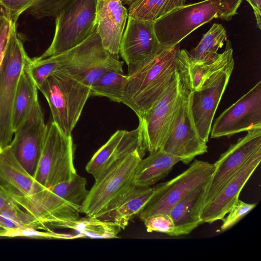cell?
Masks as SVG:
<instances>
[{
	"label": "cell",
	"mask_w": 261,
	"mask_h": 261,
	"mask_svg": "<svg viewBox=\"0 0 261 261\" xmlns=\"http://www.w3.org/2000/svg\"><path fill=\"white\" fill-rule=\"evenodd\" d=\"M86 184V179L76 174L70 180L60 182L49 189L64 200L82 207L89 192Z\"/></svg>",
	"instance_id": "obj_31"
},
{
	"label": "cell",
	"mask_w": 261,
	"mask_h": 261,
	"mask_svg": "<svg viewBox=\"0 0 261 261\" xmlns=\"http://www.w3.org/2000/svg\"><path fill=\"white\" fill-rule=\"evenodd\" d=\"M6 230L0 226V237H4V234Z\"/></svg>",
	"instance_id": "obj_41"
},
{
	"label": "cell",
	"mask_w": 261,
	"mask_h": 261,
	"mask_svg": "<svg viewBox=\"0 0 261 261\" xmlns=\"http://www.w3.org/2000/svg\"><path fill=\"white\" fill-rule=\"evenodd\" d=\"M15 237H27L33 238L70 240L82 238L81 236L76 233L72 234L70 233H58L54 230L48 231L34 228H26L23 229H16L15 232Z\"/></svg>",
	"instance_id": "obj_35"
},
{
	"label": "cell",
	"mask_w": 261,
	"mask_h": 261,
	"mask_svg": "<svg viewBox=\"0 0 261 261\" xmlns=\"http://www.w3.org/2000/svg\"><path fill=\"white\" fill-rule=\"evenodd\" d=\"M30 58L20 73L14 96L12 113V127L16 130L30 113L38 97V88L29 70Z\"/></svg>",
	"instance_id": "obj_25"
},
{
	"label": "cell",
	"mask_w": 261,
	"mask_h": 261,
	"mask_svg": "<svg viewBox=\"0 0 261 261\" xmlns=\"http://www.w3.org/2000/svg\"><path fill=\"white\" fill-rule=\"evenodd\" d=\"M127 75L122 70H110L103 74L90 87L91 96H102L122 103Z\"/></svg>",
	"instance_id": "obj_28"
},
{
	"label": "cell",
	"mask_w": 261,
	"mask_h": 261,
	"mask_svg": "<svg viewBox=\"0 0 261 261\" xmlns=\"http://www.w3.org/2000/svg\"><path fill=\"white\" fill-rule=\"evenodd\" d=\"M97 0H72L56 17L55 34L44 59L67 50L83 42L96 30Z\"/></svg>",
	"instance_id": "obj_7"
},
{
	"label": "cell",
	"mask_w": 261,
	"mask_h": 261,
	"mask_svg": "<svg viewBox=\"0 0 261 261\" xmlns=\"http://www.w3.org/2000/svg\"><path fill=\"white\" fill-rule=\"evenodd\" d=\"M242 0H203L184 5L153 21L160 44L173 47L214 18L229 21L237 14Z\"/></svg>",
	"instance_id": "obj_3"
},
{
	"label": "cell",
	"mask_w": 261,
	"mask_h": 261,
	"mask_svg": "<svg viewBox=\"0 0 261 261\" xmlns=\"http://www.w3.org/2000/svg\"><path fill=\"white\" fill-rule=\"evenodd\" d=\"M146 151L139 125L132 130H118L92 156L86 171L96 179L137 149Z\"/></svg>",
	"instance_id": "obj_17"
},
{
	"label": "cell",
	"mask_w": 261,
	"mask_h": 261,
	"mask_svg": "<svg viewBox=\"0 0 261 261\" xmlns=\"http://www.w3.org/2000/svg\"><path fill=\"white\" fill-rule=\"evenodd\" d=\"M261 161V150L252 155L244 166L202 209L201 223L222 220L238 201L239 195Z\"/></svg>",
	"instance_id": "obj_19"
},
{
	"label": "cell",
	"mask_w": 261,
	"mask_h": 261,
	"mask_svg": "<svg viewBox=\"0 0 261 261\" xmlns=\"http://www.w3.org/2000/svg\"><path fill=\"white\" fill-rule=\"evenodd\" d=\"M121 228L111 223L93 217L80 218L76 222L75 230L82 238L110 239L118 238Z\"/></svg>",
	"instance_id": "obj_30"
},
{
	"label": "cell",
	"mask_w": 261,
	"mask_h": 261,
	"mask_svg": "<svg viewBox=\"0 0 261 261\" xmlns=\"http://www.w3.org/2000/svg\"><path fill=\"white\" fill-rule=\"evenodd\" d=\"M226 31L221 24L214 23L210 30L203 35L198 45L188 51L190 59L196 62H203L215 57L218 53L226 40Z\"/></svg>",
	"instance_id": "obj_27"
},
{
	"label": "cell",
	"mask_w": 261,
	"mask_h": 261,
	"mask_svg": "<svg viewBox=\"0 0 261 261\" xmlns=\"http://www.w3.org/2000/svg\"><path fill=\"white\" fill-rule=\"evenodd\" d=\"M11 201L9 196L0 189V212Z\"/></svg>",
	"instance_id": "obj_39"
},
{
	"label": "cell",
	"mask_w": 261,
	"mask_h": 261,
	"mask_svg": "<svg viewBox=\"0 0 261 261\" xmlns=\"http://www.w3.org/2000/svg\"><path fill=\"white\" fill-rule=\"evenodd\" d=\"M206 185L189 193L170 210L175 226L173 237L189 234L202 224L200 214Z\"/></svg>",
	"instance_id": "obj_23"
},
{
	"label": "cell",
	"mask_w": 261,
	"mask_h": 261,
	"mask_svg": "<svg viewBox=\"0 0 261 261\" xmlns=\"http://www.w3.org/2000/svg\"><path fill=\"white\" fill-rule=\"evenodd\" d=\"M252 7L255 19L257 26L261 29V0H246Z\"/></svg>",
	"instance_id": "obj_38"
},
{
	"label": "cell",
	"mask_w": 261,
	"mask_h": 261,
	"mask_svg": "<svg viewBox=\"0 0 261 261\" xmlns=\"http://www.w3.org/2000/svg\"><path fill=\"white\" fill-rule=\"evenodd\" d=\"M261 128V82L224 110L211 130L213 138Z\"/></svg>",
	"instance_id": "obj_15"
},
{
	"label": "cell",
	"mask_w": 261,
	"mask_h": 261,
	"mask_svg": "<svg viewBox=\"0 0 261 261\" xmlns=\"http://www.w3.org/2000/svg\"><path fill=\"white\" fill-rule=\"evenodd\" d=\"M234 65L212 76L197 90L191 91V111L200 138L208 141L213 120L232 72Z\"/></svg>",
	"instance_id": "obj_16"
},
{
	"label": "cell",
	"mask_w": 261,
	"mask_h": 261,
	"mask_svg": "<svg viewBox=\"0 0 261 261\" xmlns=\"http://www.w3.org/2000/svg\"><path fill=\"white\" fill-rule=\"evenodd\" d=\"M256 205V203H248L239 199L230 208L227 213L228 215L221 220L222 223L220 227V230L224 231L232 227L252 211Z\"/></svg>",
	"instance_id": "obj_34"
},
{
	"label": "cell",
	"mask_w": 261,
	"mask_h": 261,
	"mask_svg": "<svg viewBox=\"0 0 261 261\" xmlns=\"http://www.w3.org/2000/svg\"><path fill=\"white\" fill-rule=\"evenodd\" d=\"M146 151L137 149L98 178L82 206L81 213L94 217L105 211L132 185L136 168Z\"/></svg>",
	"instance_id": "obj_8"
},
{
	"label": "cell",
	"mask_w": 261,
	"mask_h": 261,
	"mask_svg": "<svg viewBox=\"0 0 261 261\" xmlns=\"http://www.w3.org/2000/svg\"><path fill=\"white\" fill-rule=\"evenodd\" d=\"M13 21L0 8V67L5 56Z\"/></svg>",
	"instance_id": "obj_37"
},
{
	"label": "cell",
	"mask_w": 261,
	"mask_h": 261,
	"mask_svg": "<svg viewBox=\"0 0 261 261\" xmlns=\"http://www.w3.org/2000/svg\"><path fill=\"white\" fill-rule=\"evenodd\" d=\"M147 232H161L173 237L175 226L168 214H159L147 218L143 221Z\"/></svg>",
	"instance_id": "obj_33"
},
{
	"label": "cell",
	"mask_w": 261,
	"mask_h": 261,
	"mask_svg": "<svg viewBox=\"0 0 261 261\" xmlns=\"http://www.w3.org/2000/svg\"><path fill=\"white\" fill-rule=\"evenodd\" d=\"M53 56L57 71L64 72L90 87L106 72L123 70V61L104 49L96 30L79 45Z\"/></svg>",
	"instance_id": "obj_5"
},
{
	"label": "cell",
	"mask_w": 261,
	"mask_h": 261,
	"mask_svg": "<svg viewBox=\"0 0 261 261\" xmlns=\"http://www.w3.org/2000/svg\"><path fill=\"white\" fill-rule=\"evenodd\" d=\"M73 155L71 135L64 134L52 122L48 125L33 177L49 189L60 182L70 180L77 174Z\"/></svg>",
	"instance_id": "obj_10"
},
{
	"label": "cell",
	"mask_w": 261,
	"mask_h": 261,
	"mask_svg": "<svg viewBox=\"0 0 261 261\" xmlns=\"http://www.w3.org/2000/svg\"><path fill=\"white\" fill-rule=\"evenodd\" d=\"M0 226L5 230L34 228L50 231L34 217L11 201L0 212Z\"/></svg>",
	"instance_id": "obj_29"
},
{
	"label": "cell",
	"mask_w": 261,
	"mask_h": 261,
	"mask_svg": "<svg viewBox=\"0 0 261 261\" xmlns=\"http://www.w3.org/2000/svg\"><path fill=\"white\" fill-rule=\"evenodd\" d=\"M215 170L214 164L195 160L189 168L174 178L159 184L139 214L143 222L148 217L168 214L171 208L186 195L207 184Z\"/></svg>",
	"instance_id": "obj_9"
},
{
	"label": "cell",
	"mask_w": 261,
	"mask_h": 261,
	"mask_svg": "<svg viewBox=\"0 0 261 261\" xmlns=\"http://www.w3.org/2000/svg\"><path fill=\"white\" fill-rule=\"evenodd\" d=\"M186 0H134L128 5V16L154 21L172 10L185 5Z\"/></svg>",
	"instance_id": "obj_26"
},
{
	"label": "cell",
	"mask_w": 261,
	"mask_h": 261,
	"mask_svg": "<svg viewBox=\"0 0 261 261\" xmlns=\"http://www.w3.org/2000/svg\"><path fill=\"white\" fill-rule=\"evenodd\" d=\"M37 88L48 103L53 122L64 134L71 135L90 96V87L64 72L57 71Z\"/></svg>",
	"instance_id": "obj_4"
},
{
	"label": "cell",
	"mask_w": 261,
	"mask_h": 261,
	"mask_svg": "<svg viewBox=\"0 0 261 261\" xmlns=\"http://www.w3.org/2000/svg\"><path fill=\"white\" fill-rule=\"evenodd\" d=\"M128 17V10L120 1L97 0L96 30L104 49L113 56L119 57Z\"/></svg>",
	"instance_id": "obj_20"
},
{
	"label": "cell",
	"mask_w": 261,
	"mask_h": 261,
	"mask_svg": "<svg viewBox=\"0 0 261 261\" xmlns=\"http://www.w3.org/2000/svg\"><path fill=\"white\" fill-rule=\"evenodd\" d=\"M154 192V187L133 184L109 207L93 217L124 229L129 221L142 211Z\"/></svg>",
	"instance_id": "obj_22"
},
{
	"label": "cell",
	"mask_w": 261,
	"mask_h": 261,
	"mask_svg": "<svg viewBox=\"0 0 261 261\" xmlns=\"http://www.w3.org/2000/svg\"><path fill=\"white\" fill-rule=\"evenodd\" d=\"M180 161L177 156L160 149L151 153L138 163L134 173L133 184L140 187H151L165 178L173 166Z\"/></svg>",
	"instance_id": "obj_24"
},
{
	"label": "cell",
	"mask_w": 261,
	"mask_h": 261,
	"mask_svg": "<svg viewBox=\"0 0 261 261\" xmlns=\"http://www.w3.org/2000/svg\"><path fill=\"white\" fill-rule=\"evenodd\" d=\"M48 128L37 98L27 117L14 132L9 145L18 163L32 176L37 167Z\"/></svg>",
	"instance_id": "obj_14"
},
{
	"label": "cell",
	"mask_w": 261,
	"mask_h": 261,
	"mask_svg": "<svg viewBox=\"0 0 261 261\" xmlns=\"http://www.w3.org/2000/svg\"><path fill=\"white\" fill-rule=\"evenodd\" d=\"M0 189L47 228L75 230L82 207L64 200L36 180L9 146L0 149Z\"/></svg>",
	"instance_id": "obj_1"
},
{
	"label": "cell",
	"mask_w": 261,
	"mask_h": 261,
	"mask_svg": "<svg viewBox=\"0 0 261 261\" xmlns=\"http://www.w3.org/2000/svg\"><path fill=\"white\" fill-rule=\"evenodd\" d=\"M260 150L261 128L248 130L245 136L240 138L220 155L214 163V172L206 186L202 209L239 172L250 158Z\"/></svg>",
	"instance_id": "obj_13"
},
{
	"label": "cell",
	"mask_w": 261,
	"mask_h": 261,
	"mask_svg": "<svg viewBox=\"0 0 261 261\" xmlns=\"http://www.w3.org/2000/svg\"><path fill=\"white\" fill-rule=\"evenodd\" d=\"M182 87V82L177 71L160 97L139 118L144 146L150 153L163 147L172 129Z\"/></svg>",
	"instance_id": "obj_11"
},
{
	"label": "cell",
	"mask_w": 261,
	"mask_h": 261,
	"mask_svg": "<svg viewBox=\"0 0 261 261\" xmlns=\"http://www.w3.org/2000/svg\"><path fill=\"white\" fill-rule=\"evenodd\" d=\"M30 58L13 22L4 58L0 67V149L9 145L14 132L12 127L13 101L21 71Z\"/></svg>",
	"instance_id": "obj_6"
},
{
	"label": "cell",
	"mask_w": 261,
	"mask_h": 261,
	"mask_svg": "<svg viewBox=\"0 0 261 261\" xmlns=\"http://www.w3.org/2000/svg\"><path fill=\"white\" fill-rule=\"evenodd\" d=\"M178 62V71L182 81L191 91L197 90L216 73L234 65L231 43L229 40H227L223 53L203 62L193 61L187 50L180 49Z\"/></svg>",
	"instance_id": "obj_21"
},
{
	"label": "cell",
	"mask_w": 261,
	"mask_h": 261,
	"mask_svg": "<svg viewBox=\"0 0 261 261\" xmlns=\"http://www.w3.org/2000/svg\"><path fill=\"white\" fill-rule=\"evenodd\" d=\"M179 44L164 47L127 70L122 103L141 117L158 100L178 70Z\"/></svg>",
	"instance_id": "obj_2"
},
{
	"label": "cell",
	"mask_w": 261,
	"mask_h": 261,
	"mask_svg": "<svg viewBox=\"0 0 261 261\" xmlns=\"http://www.w3.org/2000/svg\"><path fill=\"white\" fill-rule=\"evenodd\" d=\"M161 149L179 158L180 161L186 165L196 156L207 151L206 142L200 138L193 120L191 91L183 82L180 103L174 123Z\"/></svg>",
	"instance_id": "obj_12"
},
{
	"label": "cell",
	"mask_w": 261,
	"mask_h": 261,
	"mask_svg": "<svg viewBox=\"0 0 261 261\" xmlns=\"http://www.w3.org/2000/svg\"><path fill=\"white\" fill-rule=\"evenodd\" d=\"M34 1L35 0H0V6L12 21L16 23L19 16L28 9Z\"/></svg>",
	"instance_id": "obj_36"
},
{
	"label": "cell",
	"mask_w": 261,
	"mask_h": 261,
	"mask_svg": "<svg viewBox=\"0 0 261 261\" xmlns=\"http://www.w3.org/2000/svg\"><path fill=\"white\" fill-rule=\"evenodd\" d=\"M119 1H120L123 5H129L134 0H119Z\"/></svg>",
	"instance_id": "obj_40"
},
{
	"label": "cell",
	"mask_w": 261,
	"mask_h": 261,
	"mask_svg": "<svg viewBox=\"0 0 261 261\" xmlns=\"http://www.w3.org/2000/svg\"><path fill=\"white\" fill-rule=\"evenodd\" d=\"M163 47L155 34L153 21L128 17L119 48L127 70Z\"/></svg>",
	"instance_id": "obj_18"
},
{
	"label": "cell",
	"mask_w": 261,
	"mask_h": 261,
	"mask_svg": "<svg viewBox=\"0 0 261 261\" xmlns=\"http://www.w3.org/2000/svg\"><path fill=\"white\" fill-rule=\"evenodd\" d=\"M72 0H35L26 11L36 19L56 17Z\"/></svg>",
	"instance_id": "obj_32"
}]
</instances>
